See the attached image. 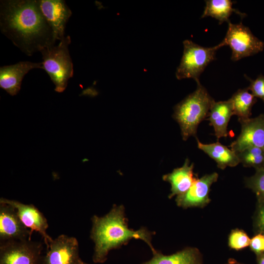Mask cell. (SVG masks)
<instances>
[{
  "label": "cell",
  "mask_w": 264,
  "mask_h": 264,
  "mask_svg": "<svg viewBox=\"0 0 264 264\" xmlns=\"http://www.w3.org/2000/svg\"><path fill=\"white\" fill-rule=\"evenodd\" d=\"M183 52L179 65L176 71L178 80L192 78L197 83L206 67L215 59L217 50L222 46L220 43L210 47L201 46L191 40L183 42Z\"/></svg>",
  "instance_id": "5"
},
{
  "label": "cell",
  "mask_w": 264,
  "mask_h": 264,
  "mask_svg": "<svg viewBox=\"0 0 264 264\" xmlns=\"http://www.w3.org/2000/svg\"><path fill=\"white\" fill-rule=\"evenodd\" d=\"M70 43V37L67 36L58 45L44 48L40 51L43 69L55 85L54 89L57 92L66 89L68 80L73 75V66L68 49Z\"/></svg>",
  "instance_id": "4"
},
{
  "label": "cell",
  "mask_w": 264,
  "mask_h": 264,
  "mask_svg": "<svg viewBox=\"0 0 264 264\" xmlns=\"http://www.w3.org/2000/svg\"><path fill=\"white\" fill-rule=\"evenodd\" d=\"M249 247L256 256L264 253V234H255L251 239Z\"/></svg>",
  "instance_id": "26"
},
{
  "label": "cell",
  "mask_w": 264,
  "mask_h": 264,
  "mask_svg": "<svg viewBox=\"0 0 264 264\" xmlns=\"http://www.w3.org/2000/svg\"><path fill=\"white\" fill-rule=\"evenodd\" d=\"M240 162L244 167L255 170L264 166V149L256 147H248L236 153Z\"/></svg>",
  "instance_id": "21"
},
{
  "label": "cell",
  "mask_w": 264,
  "mask_h": 264,
  "mask_svg": "<svg viewBox=\"0 0 264 264\" xmlns=\"http://www.w3.org/2000/svg\"><path fill=\"white\" fill-rule=\"evenodd\" d=\"M0 202L9 204L16 210L17 214L24 225L32 234L34 231L42 236L46 247L53 239L48 235L46 230L48 227L47 220L43 214L33 204L22 203L18 200L1 198Z\"/></svg>",
  "instance_id": "9"
},
{
  "label": "cell",
  "mask_w": 264,
  "mask_h": 264,
  "mask_svg": "<svg viewBox=\"0 0 264 264\" xmlns=\"http://www.w3.org/2000/svg\"><path fill=\"white\" fill-rule=\"evenodd\" d=\"M215 100L199 82L196 89L174 108L173 117L179 125L183 140L196 137L199 124L207 117Z\"/></svg>",
  "instance_id": "3"
},
{
  "label": "cell",
  "mask_w": 264,
  "mask_h": 264,
  "mask_svg": "<svg viewBox=\"0 0 264 264\" xmlns=\"http://www.w3.org/2000/svg\"><path fill=\"white\" fill-rule=\"evenodd\" d=\"M0 29L28 56L55 45L56 41L41 11L39 0H0Z\"/></svg>",
  "instance_id": "1"
},
{
  "label": "cell",
  "mask_w": 264,
  "mask_h": 264,
  "mask_svg": "<svg viewBox=\"0 0 264 264\" xmlns=\"http://www.w3.org/2000/svg\"><path fill=\"white\" fill-rule=\"evenodd\" d=\"M197 140L198 148L213 159L219 168L223 170L227 167H235L240 163L237 154L218 141L204 144L198 138Z\"/></svg>",
  "instance_id": "17"
},
{
  "label": "cell",
  "mask_w": 264,
  "mask_h": 264,
  "mask_svg": "<svg viewBox=\"0 0 264 264\" xmlns=\"http://www.w3.org/2000/svg\"><path fill=\"white\" fill-rule=\"evenodd\" d=\"M226 35L220 43L232 50L231 59L238 61L257 54L264 50V43L255 36L250 29L242 22L233 24L230 21Z\"/></svg>",
  "instance_id": "6"
},
{
  "label": "cell",
  "mask_w": 264,
  "mask_h": 264,
  "mask_svg": "<svg viewBox=\"0 0 264 264\" xmlns=\"http://www.w3.org/2000/svg\"><path fill=\"white\" fill-rule=\"evenodd\" d=\"M233 105L234 115L238 118L239 122L251 118V110L257 102V98L246 88L239 89L230 98Z\"/></svg>",
  "instance_id": "20"
},
{
  "label": "cell",
  "mask_w": 264,
  "mask_h": 264,
  "mask_svg": "<svg viewBox=\"0 0 264 264\" xmlns=\"http://www.w3.org/2000/svg\"><path fill=\"white\" fill-rule=\"evenodd\" d=\"M253 220L255 234H264V200L257 199Z\"/></svg>",
  "instance_id": "24"
},
{
  "label": "cell",
  "mask_w": 264,
  "mask_h": 264,
  "mask_svg": "<svg viewBox=\"0 0 264 264\" xmlns=\"http://www.w3.org/2000/svg\"><path fill=\"white\" fill-rule=\"evenodd\" d=\"M201 18L210 16L219 21L221 24L229 22V18L233 12L243 18L245 14L233 8V2L230 0H207Z\"/></svg>",
  "instance_id": "19"
},
{
  "label": "cell",
  "mask_w": 264,
  "mask_h": 264,
  "mask_svg": "<svg viewBox=\"0 0 264 264\" xmlns=\"http://www.w3.org/2000/svg\"><path fill=\"white\" fill-rule=\"evenodd\" d=\"M239 122L241 132L230 145V149L236 153L250 147L264 149V113Z\"/></svg>",
  "instance_id": "12"
},
{
  "label": "cell",
  "mask_w": 264,
  "mask_h": 264,
  "mask_svg": "<svg viewBox=\"0 0 264 264\" xmlns=\"http://www.w3.org/2000/svg\"><path fill=\"white\" fill-rule=\"evenodd\" d=\"M31 235L16 209L9 204L0 202V243L31 240Z\"/></svg>",
  "instance_id": "10"
},
{
  "label": "cell",
  "mask_w": 264,
  "mask_h": 264,
  "mask_svg": "<svg viewBox=\"0 0 264 264\" xmlns=\"http://www.w3.org/2000/svg\"><path fill=\"white\" fill-rule=\"evenodd\" d=\"M43 69L42 63L22 61L0 68V87L11 96L17 94L24 76L30 70Z\"/></svg>",
  "instance_id": "14"
},
{
  "label": "cell",
  "mask_w": 264,
  "mask_h": 264,
  "mask_svg": "<svg viewBox=\"0 0 264 264\" xmlns=\"http://www.w3.org/2000/svg\"><path fill=\"white\" fill-rule=\"evenodd\" d=\"M257 259L258 264H264V253L257 255Z\"/></svg>",
  "instance_id": "27"
},
{
  "label": "cell",
  "mask_w": 264,
  "mask_h": 264,
  "mask_svg": "<svg viewBox=\"0 0 264 264\" xmlns=\"http://www.w3.org/2000/svg\"><path fill=\"white\" fill-rule=\"evenodd\" d=\"M41 11L51 27L56 40L65 36L66 23L72 15L70 9L63 0H39Z\"/></svg>",
  "instance_id": "13"
},
{
  "label": "cell",
  "mask_w": 264,
  "mask_h": 264,
  "mask_svg": "<svg viewBox=\"0 0 264 264\" xmlns=\"http://www.w3.org/2000/svg\"><path fill=\"white\" fill-rule=\"evenodd\" d=\"M218 177V174L214 172L197 178L186 192L176 197L177 205L184 208L205 206L210 201L209 195L211 187Z\"/></svg>",
  "instance_id": "11"
},
{
  "label": "cell",
  "mask_w": 264,
  "mask_h": 264,
  "mask_svg": "<svg viewBox=\"0 0 264 264\" xmlns=\"http://www.w3.org/2000/svg\"><path fill=\"white\" fill-rule=\"evenodd\" d=\"M76 264H88L84 262L81 259H80Z\"/></svg>",
  "instance_id": "28"
},
{
  "label": "cell",
  "mask_w": 264,
  "mask_h": 264,
  "mask_svg": "<svg viewBox=\"0 0 264 264\" xmlns=\"http://www.w3.org/2000/svg\"><path fill=\"white\" fill-rule=\"evenodd\" d=\"M245 184L255 194L257 199L264 200V166L256 169L253 176L246 177Z\"/></svg>",
  "instance_id": "22"
},
{
  "label": "cell",
  "mask_w": 264,
  "mask_h": 264,
  "mask_svg": "<svg viewBox=\"0 0 264 264\" xmlns=\"http://www.w3.org/2000/svg\"><path fill=\"white\" fill-rule=\"evenodd\" d=\"M251 239L243 230L239 229L233 230L228 238L229 246L239 250L249 246Z\"/></svg>",
  "instance_id": "23"
},
{
  "label": "cell",
  "mask_w": 264,
  "mask_h": 264,
  "mask_svg": "<svg viewBox=\"0 0 264 264\" xmlns=\"http://www.w3.org/2000/svg\"><path fill=\"white\" fill-rule=\"evenodd\" d=\"M193 169L194 164H190L187 158L182 166L163 176V179L171 184L169 198L182 195L189 189L197 178L194 176Z\"/></svg>",
  "instance_id": "16"
},
{
  "label": "cell",
  "mask_w": 264,
  "mask_h": 264,
  "mask_svg": "<svg viewBox=\"0 0 264 264\" xmlns=\"http://www.w3.org/2000/svg\"><path fill=\"white\" fill-rule=\"evenodd\" d=\"M153 253V258L142 264H200V254L195 248H187L168 256L156 251Z\"/></svg>",
  "instance_id": "18"
},
{
  "label": "cell",
  "mask_w": 264,
  "mask_h": 264,
  "mask_svg": "<svg viewBox=\"0 0 264 264\" xmlns=\"http://www.w3.org/2000/svg\"><path fill=\"white\" fill-rule=\"evenodd\" d=\"M46 248L42 264H76L80 259L78 242L73 237L60 235Z\"/></svg>",
  "instance_id": "8"
},
{
  "label": "cell",
  "mask_w": 264,
  "mask_h": 264,
  "mask_svg": "<svg viewBox=\"0 0 264 264\" xmlns=\"http://www.w3.org/2000/svg\"><path fill=\"white\" fill-rule=\"evenodd\" d=\"M43 244L31 240L0 243V264H42Z\"/></svg>",
  "instance_id": "7"
},
{
  "label": "cell",
  "mask_w": 264,
  "mask_h": 264,
  "mask_svg": "<svg viewBox=\"0 0 264 264\" xmlns=\"http://www.w3.org/2000/svg\"><path fill=\"white\" fill-rule=\"evenodd\" d=\"M246 77L250 82L247 87L248 90L256 98H260L264 102V76L261 74L255 80Z\"/></svg>",
  "instance_id": "25"
},
{
  "label": "cell",
  "mask_w": 264,
  "mask_h": 264,
  "mask_svg": "<svg viewBox=\"0 0 264 264\" xmlns=\"http://www.w3.org/2000/svg\"><path fill=\"white\" fill-rule=\"evenodd\" d=\"M234 115L231 99L225 101H214L209 110L207 120L213 127L217 139L228 136L227 127L231 117Z\"/></svg>",
  "instance_id": "15"
},
{
  "label": "cell",
  "mask_w": 264,
  "mask_h": 264,
  "mask_svg": "<svg viewBox=\"0 0 264 264\" xmlns=\"http://www.w3.org/2000/svg\"><path fill=\"white\" fill-rule=\"evenodd\" d=\"M228 264H236V263H230Z\"/></svg>",
  "instance_id": "29"
},
{
  "label": "cell",
  "mask_w": 264,
  "mask_h": 264,
  "mask_svg": "<svg viewBox=\"0 0 264 264\" xmlns=\"http://www.w3.org/2000/svg\"><path fill=\"white\" fill-rule=\"evenodd\" d=\"M90 238L94 243L92 260L95 263H104L110 250L134 238L146 242L154 252L151 233L145 229L133 231L128 228L124 207L114 205L105 216L91 218Z\"/></svg>",
  "instance_id": "2"
}]
</instances>
